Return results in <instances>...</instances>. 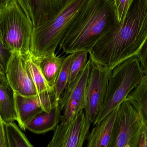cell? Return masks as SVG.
Here are the masks:
<instances>
[{
	"mask_svg": "<svg viewBox=\"0 0 147 147\" xmlns=\"http://www.w3.org/2000/svg\"><path fill=\"white\" fill-rule=\"evenodd\" d=\"M33 30L25 0H7L0 13V39L4 46L12 52L27 53Z\"/></svg>",
	"mask_w": 147,
	"mask_h": 147,
	"instance_id": "obj_3",
	"label": "cell"
},
{
	"mask_svg": "<svg viewBox=\"0 0 147 147\" xmlns=\"http://www.w3.org/2000/svg\"><path fill=\"white\" fill-rule=\"evenodd\" d=\"M75 54V53L71 54L65 58L62 69L55 83L54 90L59 101L66 89L69 79L70 68Z\"/></svg>",
	"mask_w": 147,
	"mask_h": 147,
	"instance_id": "obj_21",
	"label": "cell"
},
{
	"mask_svg": "<svg viewBox=\"0 0 147 147\" xmlns=\"http://www.w3.org/2000/svg\"><path fill=\"white\" fill-rule=\"evenodd\" d=\"M147 39V0H133L124 21L107 31L89 52L92 61L110 70L137 56Z\"/></svg>",
	"mask_w": 147,
	"mask_h": 147,
	"instance_id": "obj_1",
	"label": "cell"
},
{
	"mask_svg": "<svg viewBox=\"0 0 147 147\" xmlns=\"http://www.w3.org/2000/svg\"><path fill=\"white\" fill-rule=\"evenodd\" d=\"M118 23L115 0H86L59 47L67 54L89 53L107 31Z\"/></svg>",
	"mask_w": 147,
	"mask_h": 147,
	"instance_id": "obj_2",
	"label": "cell"
},
{
	"mask_svg": "<svg viewBox=\"0 0 147 147\" xmlns=\"http://www.w3.org/2000/svg\"><path fill=\"white\" fill-rule=\"evenodd\" d=\"M0 117L5 125L15 121H18L14 91L8 83L0 85Z\"/></svg>",
	"mask_w": 147,
	"mask_h": 147,
	"instance_id": "obj_15",
	"label": "cell"
},
{
	"mask_svg": "<svg viewBox=\"0 0 147 147\" xmlns=\"http://www.w3.org/2000/svg\"><path fill=\"white\" fill-rule=\"evenodd\" d=\"M0 147H7L5 125L0 117Z\"/></svg>",
	"mask_w": 147,
	"mask_h": 147,
	"instance_id": "obj_25",
	"label": "cell"
},
{
	"mask_svg": "<svg viewBox=\"0 0 147 147\" xmlns=\"http://www.w3.org/2000/svg\"><path fill=\"white\" fill-rule=\"evenodd\" d=\"M133 0H115L117 19L119 23H122L126 18Z\"/></svg>",
	"mask_w": 147,
	"mask_h": 147,
	"instance_id": "obj_22",
	"label": "cell"
},
{
	"mask_svg": "<svg viewBox=\"0 0 147 147\" xmlns=\"http://www.w3.org/2000/svg\"><path fill=\"white\" fill-rule=\"evenodd\" d=\"M14 99L18 123L24 131L31 119L42 112H49L59 102L54 89L32 97L22 96L14 92Z\"/></svg>",
	"mask_w": 147,
	"mask_h": 147,
	"instance_id": "obj_9",
	"label": "cell"
},
{
	"mask_svg": "<svg viewBox=\"0 0 147 147\" xmlns=\"http://www.w3.org/2000/svg\"><path fill=\"white\" fill-rule=\"evenodd\" d=\"M139 111L144 128L147 131V75L126 98Z\"/></svg>",
	"mask_w": 147,
	"mask_h": 147,
	"instance_id": "obj_18",
	"label": "cell"
},
{
	"mask_svg": "<svg viewBox=\"0 0 147 147\" xmlns=\"http://www.w3.org/2000/svg\"><path fill=\"white\" fill-rule=\"evenodd\" d=\"M8 83L6 75L0 72V85L7 84Z\"/></svg>",
	"mask_w": 147,
	"mask_h": 147,
	"instance_id": "obj_27",
	"label": "cell"
},
{
	"mask_svg": "<svg viewBox=\"0 0 147 147\" xmlns=\"http://www.w3.org/2000/svg\"><path fill=\"white\" fill-rule=\"evenodd\" d=\"M144 128L139 111L125 99L118 106L108 147H139Z\"/></svg>",
	"mask_w": 147,
	"mask_h": 147,
	"instance_id": "obj_6",
	"label": "cell"
},
{
	"mask_svg": "<svg viewBox=\"0 0 147 147\" xmlns=\"http://www.w3.org/2000/svg\"><path fill=\"white\" fill-rule=\"evenodd\" d=\"M92 60L89 58L80 72L76 83L66 99L63 108L60 123L71 120L84 108L85 93L88 78L91 67Z\"/></svg>",
	"mask_w": 147,
	"mask_h": 147,
	"instance_id": "obj_11",
	"label": "cell"
},
{
	"mask_svg": "<svg viewBox=\"0 0 147 147\" xmlns=\"http://www.w3.org/2000/svg\"><path fill=\"white\" fill-rule=\"evenodd\" d=\"M69 0H25L34 28L48 23L63 10Z\"/></svg>",
	"mask_w": 147,
	"mask_h": 147,
	"instance_id": "obj_12",
	"label": "cell"
},
{
	"mask_svg": "<svg viewBox=\"0 0 147 147\" xmlns=\"http://www.w3.org/2000/svg\"><path fill=\"white\" fill-rule=\"evenodd\" d=\"M145 75L137 56L115 67L109 79L104 101L93 126L117 108L140 83Z\"/></svg>",
	"mask_w": 147,
	"mask_h": 147,
	"instance_id": "obj_5",
	"label": "cell"
},
{
	"mask_svg": "<svg viewBox=\"0 0 147 147\" xmlns=\"http://www.w3.org/2000/svg\"><path fill=\"white\" fill-rule=\"evenodd\" d=\"M137 56L143 73L145 75H147V39Z\"/></svg>",
	"mask_w": 147,
	"mask_h": 147,
	"instance_id": "obj_24",
	"label": "cell"
},
{
	"mask_svg": "<svg viewBox=\"0 0 147 147\" xmlns=\"http://www.w3.org/2000/svg\"><path fill=\"white\" fill-rule=\"evenodd\" d=\"M62 111L59 104L49 112H42L31 119L26 125V129L36 134L54 130L61 121Z\"/></svg>",
	"mask_w": 147,
	"mask_h": 147,
	"instance_id": "obj_14",
	"label": "cell"
},
{
	"mask_svg": "<svg viewBox=\"0 0 147 147\" xmlns=\"http://www.w3.org/2000/svg\"><path fill=\"white\" fill-rule=\"evenodd\" d=\"M7 147H34L14 123L5 125Z\"/></svg>",
	"mask_w": 147,
	"mask_h": 147,
	"instance_id": "obj_20",
	"label": "cell"
},
{
	"mask_svg": "<svg viewBox=\"0 0 147 147\" xmlns=\"http://www.w3.org/2000/svg\"><path fill=\"white\" fill-rule=\"evenodd\" d=\"M7 1V0H0V13H1L3 7L6 3Z\"/></svg>",
	"mask_w": 147,
	"mask_h": 147,
	"instance_id": "obj_28",
	"label": "cell"
},
{
	"mask_svg": "<svg viewBox=\"0 0 147 147\" xmlns=\"http://www.w3.org/2000/svg\"><path fill=\"white\" fill-rule=\"evenodd\" d=\"M112 70L92 60L84 108L85 116L92 123H94L102 106Z\"/></svg>",
	"mask_w": 147,
	"mask_h": 147,
	"instance_id": "obj_7",
	"label": "cell"
},
{
	"mask_svg": "<svg viewBox=\"0 0 147 147\" xmlns=\"http://www.w3.org/2000/svg\"><path fill=\"white\" fill-rule=\"evenodd\" d=\"M8 83L15 92L25 97L38 94L26 64L24 55L13 51L7 66Z\"/></svg>",
	"mask_w": 147,
	"mask_h": 147,
	"instance_id": "obj_10",
	"label": "cell"
},
{
	"mask_svg": "<svg viewBox=\"0 0 147 147\" xmlns=\"http://www.w3.org/2000/svg\"><path fill=\"white\" fill-rule=\"evenodd\" d=\"M139 147H147V131L145 128L142 131Z\"/></svg>",
	"mask_w": 147,
	"mask_h": 147,
	"instance_id": "obj_26",
	"label": "cell"
},
{
	"mask_svg": "<svg viewBox=\"0 0 147 147\" xmlns=\"http://www.w3.org/2000/svg\"><path fill=\"white\" fill-rule=\"evenodd\" d=\"M26 64L35 85L38 93H42L54 89L50 87L46 80L37 58L34 56L30 51L23 54Z\"/></svg>",
	"mask_w": 147,
	"mask_h": 147,
	"instance_id": "obj_19",
	"label": "cell"
},
{
	"mask_svg": "<svg viewBox=\"0 0 147 147\" xmlns=\"http://www.w3.org/2000/svg\"><path fill=\"white\" fill-rule=\"evenodd\" d=\"M12 51L6 48L0 39V72L6 75L7 66Z\"/></svg>",
	"mask_w": 147,
	"mask_h": 147,
	"instance_id": "obj_23",
	"label": "cell"
},
{
	"mask_svg": "<svg viewBox=\"0 0 147 147\" xmlns=\"http://www.w3.org/2000/svg\"><path fill=\"white\" fill-rule=\"evenodd\" d=\"M118 107L94 126L86 138V147H108L111 139Z\"/></svg>",
	"mask_w": 147,
	"mask_h": 147,
	"instance_id": "obj_13",
	"label": "cell"
},
{
	"mask_svg": "<svg viewBox=\"0 0 147 147\" xmlns=\"http://www.w3.org/2000/svg\"><path fill=\"white\" fill-rule=\"evenodd\" d=\"M91 123L84 111L80 112L69 121L60 123L46 147H83Z\"/></svg>",
	"mask_w": 147,
	"mask_h": 147,
	"instance_id": "obj_8",
	"label": "cell"
},
{
	"mask_svg": "<svg viewBox=\"0 0 147 147\" xmlns=\"http://www.w3.org/2000/svg\"><path fill=\"white\" fill-rule=\"evenodd\" d=\"M89 53L86 51H81L75 53L69 73V79L66 89L59 100V104L61 110L63 111L66 99L69 95L74 84L77 81L80 72L87 64V57Z\"/></svg>",
	"mask_w": 147,
	"mask_h": 147,
	"instance_id": "obj_17",
	"label": "cell"
},
{
	"mask_svg": "<svg viewBox=\"0 0 147 147\" xmlns=\"http://www.w3.org/2000/svg\"><path fill=\"white\" fill-rule=\"evenodd\" d=\"M36 58L47 83L51 88H54L65 58L57 56L56 54L52 53Z\"/></svg>",
	"mask_w": 147,
	"mask_h": 147,
	"instance_id": "obj_16",
	"label": "cell"
},
{
	"mask_svg": "<svg viewBox=\"0 0 147 147\" xmlns=\"http://www.w3.org/2000/svg\"><path fill=\"white\" fill-rule=\"evenodd\" d=\"M86 0H69L53 20L34 28L30 51L36 58L55 53L67 31Z\"/></svg>",
	"mask_w": 147,
	"mask_h": 147,
	"instance_id": "obj_4",
	"label": "cell"
}]
</instances>
